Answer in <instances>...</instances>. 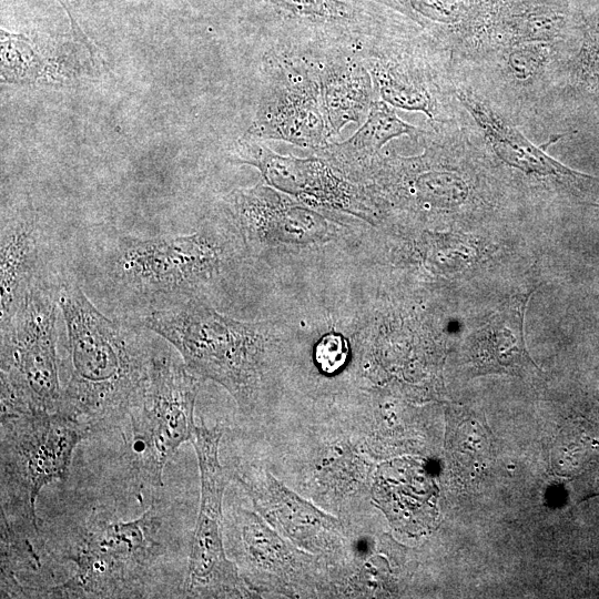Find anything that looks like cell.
I'll return each mask as SVG.
<instances>
[{
    "mask_svg": "<svg viewBox=\"0 0 599 599\" xmlns=\"http://www.w3.org/2000/svg\"><path fill=\"white\" fill-rule=\"evenodd\" d=\"M328 133L339 134L348 123H361L375 101V87L361 58L338 52L314 58Z\"/></svg>",
    "mask_w": 599,
    "mask_h": 599,
    "instance_id": "17",
    "label": "cell"
},
{
    "mask_svg": "<svg viewBox=\"0 0 599 599\" xmlns=\"http://www.w3.org/2000/svg\"><path fill=\"white\" fill-rule=\"evenodd\" d=\"M64 10L67 13L69 20H70V30L73 39L81 43L87 50L89 51L92 60L97 63L98 61H101L100 58V51L99 48L95 45V43L85 34V32L81 29L73 11L71 8L70 0H55Z\"/></svg>",
    "mask_w": 599,
    "mask_h": 599,
    "instance_id": "27",
    "label": "cell"
},
{
    "mask_svg": "<svg viewBox=\"0 0 599 599\" xmlns=\"http://www.w3.org/2000/svg\"><path fill=\"white\" fill-rule=\"evenodd\" d=\"M200 379L171 352H155L148 379L129 412L132 465L142 485L161 487L167 460L191 440Z\"/></svg>",
    "mask_w": 599,
    "mask_h": 599,
    "instance_id": "7",
    "label": "cell"
},
{
    "mask_svg": "<svg viewBox=\"0 0 599 599\" xmlns=\"http://www.w3.org/2000/svg\"><path fill=\"white\" fill-rule=\"evenodd\" d=\"M377 498L390 521L406 531L429 529L436 519V487L424 466L404 460L386 465Z\"/></svg>",
    "mask_w": 599,
    "mask_h": 599,
    "instance_id": "19",
    "label": "cell"
},
{
    "mask_svg": "<svg viewBox=\"0 0 599 599\" xmlns=\"http://www.w3.org/2000/svg\"><path fill=\"white\" fill-rule=\"evenodd\" d=\"M42 245L38 216L29 199L2 212L0 324L14 314L34 285L49 277L43 271Z\"/></svg>",
    "mask_w": 599,
    "mask_h": 599,
    "instance_id": "12",
    "label": "cell"
},
{
    "mask_svg": "<svg viewBox=\"0 0 599 599\" xmlns=\"http://www.w3.org/2000/svg\"><path fill=\"white\" fill-rule=\"evenodd\" d=\"M566 23L562 0H494L475 43L496 48L525 42L552 43Z\"/></svg>",
    "mask_w": 599,
    "mask_h": 599,
    "instance_id": "18",
    "label": "cell"
},
{
    "mask_svg": "<svg viewBox=\"0 0 599 599\" xmlns=\"http://www.w3.org/2000/svg\"><path fill=\"white\" fill-rule=\"evenodd\" d=\"M229 540L235 555L238 571L253 590V583L268 582L271 576L282 583H292L304 568L306 558L300 548L286 544L265 520L245 509L232 516Z\"/></svg>",
    "mask_w": 599,
    "mask_h": 599,
    "instance_id": "13",
    "label": "cell"
},
{
    "mask_svg": "<svg viewBox=\"0 0 599 599\" xmlns=\"http://www.w3.org/2000/svg\"><path fill=\"white\" fill-rule=\"evenodd\" d=\"M348 344L336 333L324 335L314 347V361L317 368L325 375L339 372L348 358Z\"/></svg>",
    "mask_w": 599,
    "mask_h": 599,
    "instance_id": "26",
    "label": "cell"
},
{
    "mask_svg": "<svg viewBox=\"0 0 599 599\" xmlns=\"http://www.w3.org/2000/svg\"><path fill=\"white\" fill-rule=\"evenodd\" d=\"M504 48L505 70L517 82L536 79L550 63L552 43L525 42Z\"/></svg>",
    "mask_w": 599,
    "mask_h": 599,
    "instance_id": "25",
    "label": "cell"
},
{
    "mask_svg": "<svg viewBox=\"0 0 599 599\" xmlns=\"http://www.w3.org/2000/svg\"><path fill=\"white\" fill-rule=\"evenodd\" d=\"M90 437L60 412L0 415L1 514L38 532L35 501L41 489L68 478L75 447Z\"/></svg>",
    "mask_w": 599,
    "mask_h": 599,
    "instance_id": "5",
    "label": "cell"
},
{
    "mask_svg": "<svg viewBox=\"0 0 599 599\" xmlns=\"http://www.w3.org/2000/svg\"><path fill=\"white\" fill-rule=\"evenodd\" d=\"M57 298L70 361L58 412L90 436L116 427L148 379L155 347L143 327L102 314L70 277L58 282Z\"/></svg>",
    "mask_w": 599,
    "mask_h": 599,
    "instance_id": "1",
    "label": "cell"
},
{
    "mask_svg": "<svg viewBox=\"0 0 599 599\" xmlns=\"http://www.w3.org/2000/svg\"><path fill=\"white\" fill-rule=\"evenodd\" d=\"M280 12L318 24H351L358 21V11L344 0H263Z\"/></svg>",
    "mask_w": 599,
    "mask_h": 599,
    "instance_id": "24",
    "label": "cell"
},
{
    "mask_svg": "<svg viewBox=\"0 0 599 599\" xmlns=\"http://www.w3.org/2000/svg\"><path fill=\"white\" fill-rule=\"evenodd\" d=\"M455 95L471 115L487 144L505 164L528 175L554 176L570 180L591 179L576 172L528 140L509 120L485 98L470 88H457Z\"/></svg>",
    "mask_w": 599,
    "mask_h": 599,
    "instance_id": "14",
    "label": "cell"
},
{
    "mask_svg": "<svg viewBox=\"0 0 599 599\" xmlns=\"http://www.w3.org/2000/svg\"><path fill=\"white\" fill-rule=\"evenodd\" d=\"M100 257L104 283L120 300L136 304L138 314L197 298L229 261L221 235L209 227L152 238L118 235Z\"/></svg>",
    "mask_w": 599,
    "mask_h": 599,
    "instance_id": "2",
    "label": "cell"
},
{
    "mask_svg": "<svg viewBox=\"0 0 599 599\" xmlns=\"http://www.w3.org/2000/svg\"><path fill=\"white\" fill-rule=\"evenodd\" d=\"M134 318L170 343L195 375L221 384L242 409L252 406L264 352L258 326L221 315L199 297Z\"/></svg>",
    "mask_w": 599,
    "mask_h": 599,
    "instance_id": "3",
    "label": "cell"
},
{
    "mask_svg": "<svg viewBox=\"0 0 599 599\" xmlns=\"http://www.w3.org/2000/svg\"><path fill=\"white\" fill-rule=\"evenodd\" d=\"M232 161L255 166L275 189L308 203L351 212H363L364 196L358 187L323 156L300 159L281 155L263 140L243 134L234 146Z\"/></svg>",
    "mask_w": 599,
    "mask_h": 599,
    "instance_id": "10",
    "label": "cell"
},
{
    "mask_svg": "<svg viewBox=\"0 0 599 599\" xmlns=\"http://www.w3.org/2000/svg\"><path fill=\"white\" fill-rule=\"evenodd\" d=\"M225 209L251 242L272 233L322 235L327 227L318 213L261 184L233 191L225 200Z\"/></svg>",
    "mask_w": 599,
    "mask_h": 599,
    "instance_id": "15",
    "label": "cell"
},
{
    "mask_svg": "<svg viewBox=\"0 0 599 599\" xmlns=\"http://www.w3.org/2000/svg\"><path fill=\"white\" fill-rule=\"evenodd\" d=\"M78 41L58 42L0 30L1 82L12 84H63L80 75ZM87 49V48H85Z\"/></svg>",
    "mask_w": 599,
    "mask_h": 599,
    "instance_id": "16",
    "label": "cell"
},
{
    "mask_svg": "<svg viewBox=\"0 0 599 599\" xmlns=\"http://www.w3.org/2000/svg\"><path fill=\"white\" fill-rule=\"evenodd\" d=\"M263 73L258 105L245 134L315 151L324 148L331 135L314 58L270 52L264 60Z\"/></svg>",
    "mask_w": 599,
    "mask_h": 599,
    "instance_id": "9",
    "label": "cell"
},
{
    "mask_svg": "<svg viewBox=\"0 0 599 599\" xmlns=\"http://www.w3.org/2000/svg\"><path fill=\"white\" fill-rule=\"evenodd\" d=\"M232 476L250 496L262 518L295 547L325 555L345 545L341 521L290 490L268 470L246 466L234 470Z\"/></svg>",
    "mask_w": 599,
    "mask_h": 599,
    "instance_id": "11",
    "label": "cell"
},
{
    "mask_svg": "<svg viewBox=\"0 0 599 599\" xmlns=\"http://www.w3.org/2000/svg\"><path fill=\"white\" fill-rule=\"evenodd\" d=\"M530 293L512 296L477 332L470 359L478 373L519 375L535 366L524 339V315Z\"/></svg>",
    "mask_w": 599,
    "mask_h": 599,
    "instance_id": "20",
    "label": "cell"
},
{
    "mask_svg": "<svg viewBox=\"0 0 599 599\" xmlns=\"http://www.w3.org/2000/svg\"><path fill=\"white\" fill-rule=\"evenodd\" d=\"M58 282L34 285L1 327V414L58 412Z\"/></svg>",
    "mask_w": 599,
    "mask_h": 599,
    "instance_id": "6",
    "label": "cell"
},
{
    "mask_svg": "<svg viewBox=\"0 0 599 599\" xmlns=\"http://www.w3.org/2000/svg\"><path fill=\"white\" fill-rule=\"evenodd\" d=\"M223 430L219 425L195 426L191 443L201 477L200 509L189 557L183 593L191 598L252 597L235 562L227 559L222 528V501L227 474L219 460Z\"/></svg>",
    "mask_w": 599,
    "mask_h": 599,
    "instance_id": "8",
    "label": "cell"
},
{
    "mask_svg": "<svg viewBox=\"0 0 599 599\" xmlns=\"http://www.w3.org/2000/svg\"><path fill=\"white\" fill-rule=\"evenodd\" d=\"M375 90L393 108L424 113L437 121L439 104L426 75L412 63L385 52L361 51Z\"/></svg>",
    "mask_w": 599,
    "mask_h": 599,
    "instance_id": "22",
    "label": "cell"
},
{
    "mask_svg": "<svg viewBox=\"0 0 599 599\" xmlns=\"http://www.w3.org/2000/svg\"><path fill=\"white\" fill-rule=\"evenodd\" d=\"M410 19L424 30L475 42L494 0H369Z\"/></svg>",
    "mask_w": 599,
    "mask_h": 599,
    "instance_id": "23",
    "label": "cell"
},
{
    "mask_svg": "<svg viewBox=\"0 0 599 599\" xmlns=\"http://www.w3.org/2000/svg\"><path fill=\"white\" fill-rule=\"evenodd\" d=\"M424 130L403 121L392 105L375 100L366 120L346 141L327 143L316 151L341 172L358 174L390 140L408 135L418 139Z\"/></svg>",
    "mask_w": 599,
    "mask_h": 599,
    "instance_id": "21",
    "label": "cell"
},
{
    "mask_svg": "<svg viewBox=\"0 0 599 599\" xmlns=\"http://www.w3.org/2000/svg\"><path fill=\"white\" fill-rule=\"evenodd\" d=\"M163 516L155 498L139 518L111 520L95 512L78 530L63 558L73 575L45 595L50 598H132L144 585L165 547L160 540Z\"/></svg>",
    "mask_w": 599,
    "mask_h": 599,
    "instance_id": "4",
    "label": "cell"
}]
</instances>
